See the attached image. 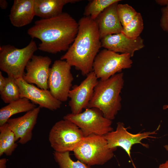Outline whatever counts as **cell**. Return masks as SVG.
Masks as SVG:
<instances>
[{
    "mask_svg": "<svg viewBox=\"0 0 168 168\" xmlns=\"http://www.w3.org/2000/svg\"><path fill=\"white\" fill-rule=\"evenodd\" d=\"M69 152H54L53 153L54 158L59 168H91L90 166L78 160L73 161L70 157Z\"/></svg>",
    "mask_w": 168,
    "mask_h": 168,
    "instance_id": "cell-24",
    "label": "cell"
},
{
    "mask_svg": "<svg viewBox=\"0 0 168 168\" xmlns=\"http://www.w3.org/2000/svg\"><path fill=\"white\" fill-rule=\"evenodd\" d=\"M84 137L80 129L74 123L66 119L56 122L51 129L49 140L54 151H73Z\"/></svg>",
    "mask_w": 168,
    "mask_h": 168,
    "instance_id": "cell-6",
    "label": "cell"
},
{
    "mask_svg": "<svg viewBox=\"0 0 168 168\" xmlns=\"http://www.w3.org/2000/svg\"><path fill=\"white\" fill-rule=\"evenodd\" d=\"M115 130L108 133L104 135L107 141L108 145L110 148H117L120 147L127 153L131 160L134 168H136L131 156V150L132 146L135 144L139 143L143 147L148 148V145L142 143L141 141L144 139L149 138H156L152 135L156 134L159 126L154 131L145 132L137 134H132L127 131L124 124L119 122L117 124Z\"/></svg>",
    "mask_w": 168,
    "mask_h": 168,
    "instance_id": "cell-10",
    "label": "cell"
},
{
    "mask_svg": "<svg viewBox=\"0 0 168 168\" xmlns=\"http://www.w3.org/2000/svg\"><path fill=\"white\" fill-rule=\"evenodd\" d=\"M128 54H119L104 49L98 53L93 63V71L98 78L107 80L123 69L132 67L133 61Z\"/></svg>",
    "mask_w": 168,
    "mask_h": 168,
    "instance_id": "cell-8",
    "label": "cell"
},
{
    "mask_svg": "<svg viewBox=\"0 0 168 168\" xmlns=\"http://www.w3.org/2000/svg\"><path fill=\"white\" fill-rule=\"evenodd\" d=\"M14 133L7 123L0 126V156L12 155L17 146Z\"/></svg>",
    "mask_w": 168,
    "mask_h": 168,
    "instance_id": "cell-20",
    "label": "cell"
},
{
    "mask_svg": "<svg viewBox=\"0 0 168 168\" xmlns=\"http://www.w3.org/2000/svg\"><path fill=\"white\" fill-rule=\"evenodd\" d=\"M21 93V98H26L35 104L54 111L59 108L62 102L55 99L48 90L40 89L27 83L23 78L16 79Z\"/></svg>",
    "mask_w": 168,
    "mask_h": 168,
    "instance_id": "cell-13",
    "label": "cell"
},
{
    "mask_svg": "<svg viewBox=\"0 0 168 168\" xmlns=\"http://www.w3.org/2000/svg\"><path fill=\"white\" fill-rule=\"evenodd\" d=\"M117 12L120 22L123 27L130 22L138 13L132 6L127 4L118 3Z\"/></svg>",
    "mask_w": 168,
    "mask_h": 168,
    "instance_id": "cell-25",
    "label": "cell"
},
{
    "mask_svg": "<svg viewBox=\"0 0 168 168\" xmlns=\"http://www.w3.org/2000/svg\"><path fill=\"white\" fill-rule=\"evenodd\" d=\"M8 6V3L6 0H0V7L1 9L4 10L6 9Z\"/></svg>",
    "mask_w": 168,
    "mask_h": 168,
    "instance_id": "cell-28",
    "label": "cell"
},
{
    "mask_svg": "<svg viewBox=\"0 0 168 168\" xmlns=\"http://www.w3.org/2000/svg\"><path fill=\"white\" fill-rule=\"evenodd\" d=\"M98 79L92 71L79 85L72 86L68 95L70 99L68 105L72 113L79 114L82 112L83 109L87 108L98 81Z\"/></svg>",
    "mask_w": 168,
    "mask_h": 168,
    "instance_id": "cell-11",
    "label": "cell"
},
{
    "mask_svg": "<svg viewBox=\"0 0 168 168\" xmlns=\"http://www.w3.org/2000/svg\"><path fill=\"white\" fill-rule=\"evenodd\" d=\"M160 26L162 30L168 33V4L161 8Z\"/></svg>",
    "mask_w": 168,
    "mask_h": 168,
    "instance_id": "cell-26",
    "label": "cell"
},
{
    "mask_svg": "<svg viewBox=\"0 0 168 168\" xmlns=\"http://www.w3.org/2000/svg\"><path fill=\"white\" fill-rule=\"evenodd\" d=\"M124 83V73L121 72L107 80H98L87 108H97L105 118L114 120L121 108L120 94Z\"/></svg>",
    "mask_w": 168,
    "mask_h": 168,
    "instance_id": "cell-3",
    "label": "cell"
},
{
    "mask_svg": "<svg viewBox=\"0 0 168 168\" xmlns=\"http://www.w3.org/2000/svg\"><path fill=\"white\" fill-rule=\"evenodd\" d=\"M0 97L3 101L9 104L20 99L19 88L16 79L8 77H6V82L3 90L0 92Z\"/></svg>",
    "mask_w": 168,
    "mask_h": 168,
    "instance_id": "cell-21",
    "label": "cell"
},
{
    "mask_svg": "<svg viewBox=\"0 0 168 168\" xmlns=\"http://www.w3.org/2000/svg\"><path fill=\"white\" fill-rule=\"evenodd\" d=\"M79 0H34L35 16L43 19L55 17L63 12L64 5L74 3Z\"/></svg>",
    "mask_w": 168,
    "mask_h": 168,
    "instance_id": "cell-18",
    "label": "cell"
},
{
    "mask_svg": "<svg viewBox=\"0 0 168 168\" xmlns=\"http://www.w3.org/2000/svg\"><path fill=\"white\" fill-rule=\"evenodd\" d=\"M166 150L168 151V145H166L164 146Z\"/></svg>",
    "mask_w": 168,
    "mask_h": 168,
    "instance_id": "cell-33",
    "label": "cell"
},
{
    "mask_svg": "<svg viewBox=\"0 0 168 168\" xmlns=\"http://www.w3.org/2000/svg\"><path fill=\"white\" fill-rule=\"evenodd\" d=\"M71 67L66 61L60 59L55 61L50 68L48 89L54 97L62 102L68 100L72 87L74 78Z\"/></svg>",
    "mask_w": 168,
    "mask_h": 168,
    "instance_id": "cell-9",
    "label": "cell"
},
{
    "mask_svg": "<svg viewBox=\"0 0 168 168\" xmlns=\"http://www.w3.org/2000/svg\"><path fill=\"white\" fill-rule=\"evenodd\" d=\"M101 47L116 53L129 54L132 57L135 51L144 46V41L140 36L130 39L122 33L107 35L101 39Z\"/></svg>",
    "mask_w": 168,
    "mask_h": 168,
    "instance_id": "cell-15",
    "label": "cell"
},
{
    "mask_svg": "<svg viewBox=\"0 0 168 168\" xmlns=\"http://www.w3.org/2000/svg\"><path fill=\"white\" fill-rule=\"evenodd\" d=\"M40 109L39 106L36 107L22 116L8 120L9 128L14 133L16 141L18 140L20 144H25L31 140Z\"/></svg>",
    "mask_w": 168,
    "mask_h": 168,
    "instance_id": "cell-14",
    "label": "cell"
},
{
    "mask_svg": "<svg viewBox=\"0 0 168 168\" xmlns=\"http://www.w3.org/2000/svg\"><path fill=\"white\" fill-rule=\"evenodd\" d=\"M38 49L32 40L26 46L19 49L10 44L0 47V69L8 77L15 79L23 78L26 66Z\"/></svg>",
    "mask_w": 168,
    "mask_h": 168,
    "instance_id": "cell-5",
    "label": "cell"
},
{
    "mask_svg": "<svg viewBox=\"0 0 168 168\" xmlns=\"http://www.w3.org/2000/svg\"><path fill=\"white\" fill-rule=\"evenodd\" d=\"M51 59L48 56L34 55L27 63L23 77L27 83L40 89L48 90V80Z\"/></svg>",
    "mask_w": 168,
    "mask_h": 168,
    "instance_id": "cell-12",
    "label": "cell"
},
{
    "mask_svg": "<svg viewBox=\"0 0 168 168\" xmlns=\"http://www.w3.org/2000/svg\"><path fill=\"white\" fill-rule=\"evenodd\" d=\"M78 31L72 44L60 59L66 61L83 76L93 71L94 59L101 47L97 24L84 16L78 22Z\"/></svg>",
    "mask_w": 168,
    "mask_h": 168,
    "instance_id": "cell-2",
    "label": "cell"
},
{
    "mask_svg": "<svg viewBox=\"0 0 168 168\" xmlns=\"http://www.w3.org/2000/svg\"><path fill=\"white\" fill-rule=\"evenodd\" d=\"M118 1L105 9L95 20L98 25L100 40L107 35L121 32L123 26L117 12Z\"/></svg>",
    "mask_w": 168,
    "mask_h": 168,
    "instance_id": "cell-16",
    "label": "cell"
},
{
    "mask_svg": "<svg viewBox=\"0 0 168 168\" xmlns=\"http://www.w3.org/2000/svg\"><path fill=\"white\" fill-rule=\"evenodd\" d=\"M78 29V22L68 13L63 12L52 18L35 21L27 34L32 38L41 41L38 45L39 50L56 54L68 49Z\"/></svg>",
    "mask_w": 168,
    "mask_h": 168,
    "instance_id": "cell-1",
    "label": "cell"
},
{
    "mask_svg": "<svg viewBox=\"0 0 168 168\" xmlns=\"http://www.w3.org/2000/svg\"><path fill=\"white\" fill-rule=\"evenodd\" d=\"M120 0H93L90 1L86 6L84 16L90 17L96 20L98 16L106 8L112 4L120 1Z\"/></svg>",
    "mask_w": 168,
    "mask_h": 168,
    "instance_id": "cell-22",
    "label": "cell"
},
{
    "mask_svg": "<svg viewBox=\"0 0 168 168\" xmlns=\"http://www.w3.org/2000/svg\"><path fill=\"white\" fill-rule=\"evenodd\" d=\"M117 148L109 147L104 135L92 134L84 137L73 152L78 160L91 166L105 164L114 157Z\"/></svg>",
    "mask_w": 168,
    "mask_h": 168,
    "instance_id": "cell-4",
    "label": "cell"
},
{
    "mask_svg": "<svg viewBox=\"0 0 168 168\" xmlns=\"http://www.w3.org/2000/svg\"><path fill=\"white\" fill-rule=\"evenodd\" d=\"M156 2L161 6H167L168 4V0H156Z\"/></svg>",
    "mask_w": 168,
    "mask_h": 168,
    "instance_id": "cell-30",
    "label": "cell"
},
{
    "mask_svg": "<svg viewBox=\"0 0 168 168\" xmlns=\"http://www.w3.org/2000/svg\"><path fill=\"white\" fill-rule=\"evenodd\" d=\"M168 109V105H164L163 106V109L164 110Z\"/></svg>",
    "mask_w": 168,
    "mask_h": 168,
    "instance_id": "cell-32",
    "label": "cell"
},
{
    "mask_svg": "<svg viewBox=\"0 0 168 168\" xmlns=\"http://www.w3.org/2000/svg\"><path fill=\"white\" fill-rule=\"evenodd\" d=\"M63 119L75 124L84 137L92 134L105 135L113 131L112 121L105 118L101 111L96 108H86L84 111L77 114H68Z\"/></svg>",
    "mask_w": 168,
    "mask_h": 168,
    "instance_id": "cell-7",
    "label": "cell"
},
{
    "mask_svg": "<svg viewBox=\"0 0 168 168\" xmlns=\"http://www.w3.org/2000/svg\"><path fill=\"white\" fill-rule=\"evenodd\" d=\"M36 107L35 104L24 97L9 103L0 109V126L7 123L13 115L20 113L27 112Z\"/></svg>",
    "mask_w": 168,
    "mask_h": 168,
    "instance_id": "cell-19",
    "label": "cell"
},
{
    "mask_svg": "<svg viewBox=\"0 0 168 168\" xmlns=\"http://www.w3.org/2000/svg\"><path fill=\"white\" fill-rule=\"evenodd\" d=\"M6 82V77H4L1 71H0V92L4 88Z\"/></svg>",
    "mask_w": 168,
    "mask_h": 168,
    "instance_id": "cell-27",
    "label": "cell"
},
{
    "mask_svg": "<svg viewBox=\"0 0 168 168\" xmlns=\"http://www.w3.org/2000/svg\"><path fill=\"white\" fill-rule=\"evenodd\" d=\"M143 28L142 16L140 13L138 12L130 22L123 27L121 33L128 38L134 39L140 36Z\"/></svg>",
    "mask_w": 168,
    "mask_h": 168,
    "instance_id": "cell-23",
    "label": "cell"
},
{
    "mask_svg": "<svg viewBox=\"0 0 168 168\" xmlns=\"http://www.w3.org/2000/svg\"><path fill=\"white\" fill-rule=\"evenodd\" d=\"M35 16L34 0H14L9 16L13 26L20 27L30 24Z\"/></svg>",
    "mask_w": 168,
    "mask_h": 168,
    "instance_id": "cell-17",
    "label": "cell"
},
{
    "mask_svg": "<svg viewBox=\"0 0 168 168\" xmlns=\"http://www.w3.org/2000/svg\"><path fill=\"white\" fill-rule=\"evenodd\" d=\"M7 160L5 158L0 159V168H6Z\"/></svg>",
    "mask_w": 168,
    "mask_h": 168,
    "instance_id": "cell-29",
    "label": "cell"
},
{
    "mask_svg": "<svg viewBox=\"0 0 168 168\" xmlns=\"http://www.w3.org/2000/svg\"><path fill=\"white\" fill-rule=\"evenodd\" d=\"M158 168H168V160L160 164Z\"/></svg>",
    "mask_w": 168,
    "mask_h": 168,
    "instance_id": "cell-31",
    "label": "cell"
}]
</instances>
